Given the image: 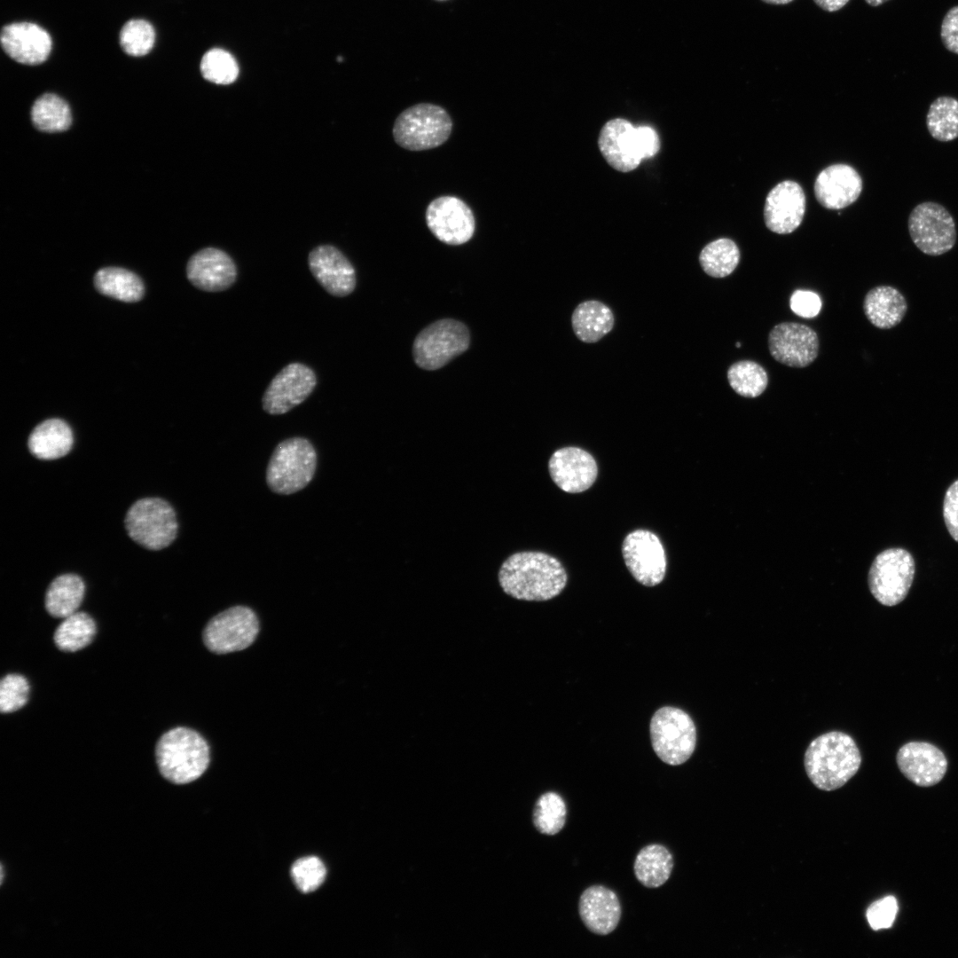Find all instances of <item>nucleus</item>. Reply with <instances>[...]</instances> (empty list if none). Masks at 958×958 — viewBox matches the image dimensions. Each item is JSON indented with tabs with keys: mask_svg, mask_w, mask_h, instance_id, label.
Returning a JSON list of instances; mask_svg holds the SVG:
<instances>
[{
	"mask_svg": "<svg viewBox=\"0 0 958 958\" xmlns=\"http://www.w3.org/2000/svg\"><path fill=\"white\" fill-rule=\"evenodd\" d=\"M499 582L503 591L513 598L544 601L561 593L567 574L553 556L541 552H520L502 563Z\"/></svg>",
	"mask_w": 958,
	"mask_h": 958,
	"instance_id": "f257e3e1",
	"label": "nucleus"
},
{
	"mask_svg": "<svg viewBox=\"0 0 958 958\" xmlns=\"http://www.w3.org/2000/svg\"><path fill=\"white\" fill-rule=\"evenodd\" d=\"M861 756L856 742L840 731L825 733L808 745L804 765L816 788L832 791L844 786L858 772Z\"/></svg>",
	"mask_w": 958,
	"mask_h": 958,
	"instance_id": "f03ea898",
	"label": "nucleus"
},
{
	"mask_svg": "<svg viewBox=\"0 0 958 958\" xmlns=\"http://www.w3.org/2000/svg\"><path fill=\"white\" fill-rule=\"evenodd\" d=\"M161 774L175 784L197 780L208 766L209 747L196 731L184 726L169 730L159 739L155 749Z\"/></svg>",
	"mask_w": 958,
	"mask_h": 958,
	"instance_id": "7ed1b4c3",
	"label": "nucleus"
},
{
	"mask_svg": "<svg viewBox=\"0 0 958 958\" xmlns=\"http://www.w3.org/2000/svg\"><path fill=\"white\" fill-rule=\"evenodd\" d=\"M317 452L304 437H291L275 447L266 469V483L277 494L290 495L305 488L317 468Z\"/></svg>",
	"mask_w": 958,
	"mask_h": 958,
	"instance_id": "20e7f679",
	"label": "nucleus"
},
{
	"mask_svg": "<svg viewBox=\"0 0 958 958\" xmlns=\"http://www.w3.org/2000/svg\"><path fill=\"white\" fill-rule=\"evenodd\" d=\"M447 111L435 104L420 103L404 110L396 119L392 134L395 142L406 150L433 149L445 143L452 130Z\"/></svg>",
	"mask_w": 958,
	"mask_h": 958,
	"instance_id": "39448f33",
	"label": "nucleus"
},
{
	"mask_svg": "<svg viewBox=\"0 0 958 958\" xmlns=\"http://www.w3.org/2000/svg\"><path fill=\"white\" fill-rule=\"evenodd\" d=\"M124 524L130 538L149 550L169 546L176 539L178 530L175 510L159 498L137 500L129 508Z\"/></svg>",
	"mask_w": 958,
	"mask_h": 958,
	"instance_id": "423d86ee",
	"label": "nucleus"
},
{
	"mask_svg": "<svg viewBox=\"0 0 958 958\" xmlns=\"http://www.w3.org/2000/svg\"><path fill=\"white\" fill-rule=\"evenodd\" d=\"M652 747L657 757L671 766L685 763L696 743V728L683 710L665 706L657 710L650 721Z\"/></svg>",
	"mask_w": 958,
	"mask_h": 958,
	"instance_id": "0eeeda50",
	"label": "nucleus"
},
{
	"mask_svg": "<svg viewBox=\"0 0 958 958\" xmlns=\"http://www.w3.org/2000/svg\"><path fill=\"white\" fill-rule=\"evenodd\" d=\"M470 342L465 324L452 318L437 320L425 327L415 338L412 354L416 365L436 370L465 352Z\"/></svg>",
	"mask_w": 958,
	"mask_h": 958,
	"instance_id": "6e6552de",
	"label": "nucleus"
},
{
	"mask_svg": "<svg viewBox=\"0 0 958 958\" xmlns=\"http://www.w3.org/2000/svg\"><path fill=\"white\" fill-rule=\"evenodd\" d=\"M915 572V560L906 549L888 548L874 559L868 577L870 593L882 605L891 607L907 595Z\"/></svg>",
	"mask_w": 958,
	"mask_h": 958,
	"instance_id": "1a4fd4ad",
	"label": "nucleus"
},
{
	"mask_svg": "<svg viewBox=\"0 0 958 958\" xmlns=\"http://www.w3.org/2000/svg\"><path fill=\"white\" fill-rule=\"evenodd\" d=\"M259 632L255 613L247 606L231 607L212 617L203 632V641L216 654L240 651L249 647Z\"/></svg>",
	"mask_w": 958,
	"mask_h": 958,
	"instance_id": "9d476101",
	"label": "nucleus"
},
{
	"mask_svg": "<svg viewBox=\"0 0 958 958\" xmlns=\"http://www.w3.org/2000/svg\"><path fill=\"white\" fill-rule=\"evenodd\" d=\"M908 231L914 244L928 255H940L951 250L956 241V229L950 213L940 204L923 202L911 211Z\"/></svg>",
	"mask_w": 958,
	"mask_h": 958,
	"instance_id": "9b49d317",
	"label": "nucleus"
},
{
	"mask_svg": "<svg viewBox=\"0 0 958 958\" xmlns=\"http://www.w3.org/2000/svg\"><path fill=\"white\" fill-rule=\"evenodd\" d=\"M316 385L317 376L310 366L290 363L274 376L265 389L263 409L271 415L287 413L305 401Z\"/></svg>",
	"mask_w": 958,
	"mask_h": 958,
	"instance_id": "f8f14e48",
	"label": "nucleus"
},
{
	"mask_svg": "<svg viewBox=\"0 0 958 958\" xmlns=\"http://www.w3.org/2000/svg\"><path fill=\"white\" fill-rule=\"evenodd\" d=\"M426 223L433 235L452 246L462 245L473 237L475 218L461 199L444 195L434 199L426 209Z\"/></svg>",
	"mask_w": 958,
	"mask_h": 958,
	"instance_id": "ddd939ff",
	"label": "nucleus"
},
{
	"mask_svg": "<svg viewBox=\"0 0 958 958\" xmlns=\"http://www.w3.org/2000/svg\"><path fill=\"white\" fill-rule=\"evenodd\" d=\"M625 565L641 585L655 586L660 584L666 571V557L656 535L645 530L629 533L623 543Z\"/></svg>",
	"mask_w": 958,
	"mask_h": 958,
	"instance_id": "4468645a",
	"label": "nucleus"
},
{
	"mask_svg": "<svg viewBox=\"0 0 958 958\" xmlns=\"http://www.w3.org/2000/svg\"><path fill=\"white\" fill-rule=\"evenodd\" d=\"M816 332L796 322H782L774 326L768 335L771 356L779 363L790 367L811 365L819 353Z\"/></svg>",
	"mask_w": 958,
	"mask_h": 958,
	"instance_id": "2eb2a0df",
	"label": "nucleus"
},
{
	"mask_svg": "<svg viewBox=\"0 0 958 958\" xmlns=\"http://www.w3.org/2000/svg\"><path fill=\"white\" fill-rule=\"evenodd\" d=\"M598 146L608 164L620 172L635 169L643 160L637 128L622 118L609 120L603 125Z\"/></svg>",
	"mask_w": 958,
	"mask_h": 958,
	"instance_id": "dca6fc26",
	"label": "nucleus"
},
{
	"mask_svg": "<svg viewBox=\"0 0 958 958\" xmlns=\"http://www.w3.org/2000/svg\"><path fill=\"white\" fill-rule=\"evenodd\" d=\"M310 272L330 294L344 297L356 287V271L349 259L335 247L321 245L308 257Z\"/></svg>",
	"mask_w": 958,
	"mask_h": 958,
	"instance_id": "f3484780",
	"label": "nucleus"
},
{
	"mask_svg": "<svg viewBox=\"0 0 958 958\" xmlns=\"http://www.w3.org/2000/svg\"><path fill=\"white\" fill-rule=\"evenodd\" d=\"M237 267L224 250L205 247L193 254L186 265V276L197 288L206 292H222L237 279Z\"/></svg>",
	"mask_w": 958,
	"mask_h": 958,
	"instance_id": "a211bd4d",
	"label": "nucleus"
},
{
	"mask_svg": "<svg viewBox=\"0 0 958 958\" xmlns=\"http://www.w3.org/2000/svg\"><path fill=\"white\" fill-rule=\"evenodd\" d=\"M805 195L796 182L779 183L768 193L764 208L766 227L779 234L794 232L802 223L805 212Z\"/></svg>",
	"mask_w": 958,
	"mask_h": 958,
	"instance_id": "6ab92c4d",
	"label": "nucleus"
},
{
	"mask_svg": "<svg viewBox=\"0 0 958 958\" xmlns=\"http://www.w3.org/2000/svg\"><path fill=\"white\" fill-rule=\"evenodd\" d=\"M553 481L562 491L578 493L589 489L597 477L593 457L577 447H564L554 452L548 463Z\"/></svg>",
	"mask_w": 958,
	"mask_h": 958,
	"instance_id": "aec40b11",
	"label": "nucleus"
},
{
	"mask_svg": "<svg viewBox=\"0 0 958 958\" xmlns=\"http://www.w3.org/2000/svg\"><path fill=\"white\" fill-rule=\"evenodd\" d=\"M896 758L900 772L921 787L937 784L945 776L947 769V760L944 753L933 744L925 742L904 744L899 750Z\"/></svg>",
	"mask_w": 958,
	"mask_h": 958,
	"instance_id": "412c9836",
	"label": "nucleus"
},
{
	"mask_svg": "<svg viewBox=\"0 0 958 958\" xmlns=\"http://www.w3.org/2000/svg\"><path fill=\"white\" fill-rule=\"evenodd\" d=\"M4 52L15 61L37 65L45 61L51 50L46 30L31 22H16L3 27L0 35Z\"/></svg>",
	"mask_w": 958,
	"mask_h": 958,
	"instance_id": "4be33fe9",
	"label": "nucleus"
},
{
	"mask_svg": "<svg viewBox=\"0 0 958 958\" xmlns=\"http://www.w3.org/2000/svg\"><path fill=\"white\" fill-rule=\"evenodd\" d=\"M862 191L859 173L846 164H834L821 170L814 184L819 203L828 209H840L853 203Z\"/></svg>",
	"mask_w": 958,
	"mask_h": 958,
	"instance_id": "5701e85b",
	"label": "nucleus"
},
{
	"mask_svg": "<svg viewBox=\"0 0 958 958\" xmlns=\"http://www.w3.org/2000/svg\"><path fill=\"white\" fill-rule=\"evenodd\" d=\"M578 912L585 927L597 935L611 933L617 927L622 914L616 894L601 885H593L583 891Z\"/></svg>",
	"mask_w": 958,
	"mask_h": 958,
	"instance_id": "b1692460",
	"label": "nucleus"
},
{
	"mask_svg": "<svg viewBox=\"0 0 958 958\" xmlns=\"http://www.w3.org/2000/svg\"><path fill=\"white\" fill-rule=\"evenodd\" d=\"M863 310L868 320L880 329L898 326L907 311L905 296L891 286H877L865 295Z\"/></svg>",
	"mask_w": 958,
	"mask_h": 958,
	"instance_id": "393cba45",
	"label": "nucleus"
},
{
	"mask_svg": "<svg viewBox=\"0 0 958 958\" xmlns=\"http://www.w3.org/2000/svg\"><path fill=\"white\" fill-rule=\"evenodd\" d=\"M73 443V433L68 424L60 419H49L32 430L27 445L35 458L51 460L67 455Z\"/></svg>",
	"mask_w": 958,
	"mask_h": 958,
	"instance_id": "a878e982",
	"label": "nucleus"
},
{
	"mask_svg": "<svg viewBox=\"0 0 958 958\" xmlns=\"http://www.w3.org/2000/svg\"><path fill=\"white\" fill-rule=\"evenodd\" d=\"M673 869V857L663 844H652L643 847L637 854L633 870L637 880L645 887L657 888L670 878Z\"/></svg>",
	"mask_w": 958,
	"mask_h": 958,
	"instance_id": "bb28decb",
	"label": "nucleus"
},
{
	"mask_svg": "<svg viewBox=\"0 0 958 958\" xmlns=\"http://www.w3.org/2000/svg\"><path fill=\"white\" fill-rule=\"evenodd\" d=\"M571 322L577 337L591 343L610 332L614 326V316L604 303L594 300L585 301L575 309Z\"/></svg>",
	"mask_w": 958,
	"mask_h": 958,
	"instance_id": "cd10ccee",
	"label": "nucleus"
},
{
	"mask_svg": "<svg viewBox=\"0 0 958 958\" xmlns=\"http://www.w3.org/2000/svg\"><path fill=\"white\" fill-rule=\"evenodd\" d=\"M84 592V583L78 575L59 576L46 591L45 609L51 616L65 618L77 611L83 600Z\"/></svg>",
	"mask_w": 958,
	"mask_h": 958,
	"instance_id": "c85d7f7f",
	"label": "nucleus"
},
{
	"mask_svg": "<svg viewBox=\"0 0 958 958\" xmlns=\"http://www.w3.org/2000/svg\"><path fill=\"white\" fill-rule=\"evenodd\" d=\"M94 285L100 294L126 302H137L144 294V285L138 276L118 267L98 270Z\"/></svg>",
	"mask_w": 958,
	"mask_h": 958,
	"instance_id": "c756f323",
	"label": "nucleus"
},
{
	"mask_svg": "<svg viewBox=\"0 0 958 958\" xmlns=\"http://www.w3.org/2000/svg\"><path fill=\"white\" fill-rule=\"evenodd\" d=\"M31 119L35 127L43 132L64 131L72 122L67 103L52 93H45L34 102Z\"/></svg>",
	"mask_w": 958,
	"mask_h": 958,
	"instance_id": "7c9ffc66",
	"label": "nucleus"
},
{
	"mask_svg": "<svg viewBox=\"0 0 958 958\" xmlns=\"http://www.w3.org/2000/svg\"><path fill=\"white\" fill-rule=\"evenodd\" d=\"M96 633L93 618L85 612H75L64 618L54 632V642L62 651L75 652L88 646Z\"/></svg>",
	"mask_w": 958,
	"mask_h": 958,
	"instance_id": "2f4dec72",
	"label": "nucleus"
},
{
	"mask_svg": "<svg viewBox=\"0 0 958 958\" xmlns=\"http://www.w3.org/2000/svg\"><path fill=\"white\" fill-rule=\"evenodd\" d=\"M740 261V250L730 239L721 238L707 244L701 251L699 263L703 271L713 278L730 275Z\"/></svg>",
	"mask_w": 958,
	"mask_h": 958,
	"instance_id": "473e14b6",
	"label": "nucleus"
},
{
	"mask_svg": "<svg viewBox=\"0 0 958 958\" xmlns=\"http://www.w3.org/2000/svg\"><path fill=\"white\" fill-rule=\"evenodd\" d=\"M926 124L931 137L948 142L958 137V100L939 97L930 106Z\"/></svg>",
	"mask_w": 958,
	"mask_h": 958,
	"instance_id": "72a5a7b5",
	"label": "nucleus"
},
{
	"mask_svg": "<svg viewBox=\"0 0 958 958\" xmlns=\"http://www.w3.org/2000/svg\"><path fill=\"white\" fill-rule=\"evenodd\" d=\"M727 380L738 395L750 398L760 396L768 383L765 368L751 360H741L733 364L727 370Z\"/></svg>",
	"mask_w": 958,
	"mask_h": 958,
	"instance_id": "f704fd0d",
	"label": "nucleus"
},
{
	"mask_svg": "<svg viewBox=\"0 0 958 958\" xmlns=\"http://www.w3.org/2000/svg\"><path fill=\"white\" fill-rule=\"evenodd\" d=\"M567 806L565 801L556 792L549 791L539 797L533 811V823L537 830L545 835L554 836L565 825Z\"/></svg>",
	"mask_w": 958,
	"mask_h": 958,
	"instance_id": "c9c22d12",
	"label": "nucleus"
},
{
	"mask_svg": "<svg viewBox=\"0 0 958 958\" xmlns=\"http://www.w3.org/2000/svg\"><path fill=\"white\" fill-rule=\"evenodd\" d=\"M202 76L216 84H230L239 75V67L234 58L227 51L213 49L206 52L200 62Z\"/></svg>",
	"mask_w": 958,
	"mask_h": 958,
	"instance_id": "e433bc0d",
	"label": "nucleus"
},
{
	"mask_svg": "<svg viewBox=\"0 0 958 958\" xmlns=\"http://www.w3.org/2000/svg\"><path fill=\"white\" fill-rule=\"evenodd\" d=\"M154 42V28L144 20L128 21L120 33V44L122 50L131 56L147 54L153 47Z\"/></svg>",
	"mask_w": 958,
	"mask_h": 958,
	"instance_id": "4c0bfd02",
	"label": "nucleus"
},
{
	"mask_svg": "<svg viewBox=\"0 0 958 958\" xmlns=\"http://www.w3.org/2000/svg\"><path fill=\"white\" fill-rule=\"evenodd\" d=\"M326 869L317 857L310 856L296 860L291 868V876L296 887L304 893L317 890L325 881Z\"/></svg>",
	"mask_w": 958,
	"mask_h": 958,
	"instance_id": "58836bf2",
	"label": "nucleus"
},
{
	"mask_svg": "<svg viewBox=\"0 0 958 958\" xmlns=\"http://www.w3.org/2000/svg\"><path fill=\"white\" fill-rule=\"evenodd\" d=\"M29 686L22 675L11 673L5 675L0 682V710L2 713H10L22 708L27 702Z\"/></svg>",
	"mask_w": 958,
	"mask_h": 958,
	"instance_id": "ea45409f",
	"label": "nucleus"
},
{
	"mask_svg": "<svg viewBox=\"0 0 958 958\" xmlns=\"http://www.w3.org/2000/svg\"><path fill=\"white\" fill-rule=\"evenodd\" d=\"M898 910L896 898L886 896L873 902L868 907L866 915L870 927L875 931H878L892 926Z\"/></svg>",
	"mask_w": 958,
	"mask_h": 958,
	"instance_id": "a19ab883",
	"label": "nucleus"
},
{
	"mask_svg": "<svg viewBox=\"0 0 958 958\" xmlns=\"http://www.w3.org/2000/svg\"><path fill=\"white\" fill-rule=\"evenodd\" d=\"M821 305L818 294L809 290H797L789 300L791 310L796 315L805 318L816 317L821 311Z\"/></svg>",
	"mask_w": 958,
	"mask_h": 958,
	"instance_id": "79ce46f5",
	"label": "nucleus"
},
{
	"mask_svg": "<svg viewBox=\"0 0 958 958\" xmlns=\"http://www.w3.org/2000/svg\"><path fill=\"white\" fill-rule=\"evenodd\" d=\"M943 516L949 534L958 542V479L946 491Z\"/></svg>",
	"mask_w": 958,
	"mask_h": 958,
	"instance_id": "37998d69",
	"label": "nucleus"
},
{
	"mask_svg": "<svg viewBox=\"0 0 958 958\" xmlns=\"http://www.w3.org/2000/svg\"><path fill=\"white\" fill-rule=\"evenodd\" d=\"M940 35L944 46L951 52L958 54V5L951 8L945 15Z\"/></svg>",
	"mask_w": 958,
	"mask_h": 958,
	"instance_id": "c03bdc74",
	"label": "nucleus"
},
{
	"mask_svg": "<svg viewBox=\"0 0 958 958\" xmlns=\"http://www.w3.org/2000/svg\"><path fill=\"white\" fill-rule=\"evenodd\" d=\"M640 147L643 159L653 157L660 148V141L656 131L648 126L636 127Z\"/></svg>",
	"mask_w": 958,
	"mask_h": 958,
	"instance_id": "a18cd8bd",
	"label": "nucleus"
},
{
	"mask_svg": "<svg viewBox=\"0 0 958 958\" xmlns=\"http://www.w3.org/2000/svg\"><path fill=\"white\" fill-rule=\"evenodd\" d=\"M850 0H813L823 11L833 12L842 9Z\"/></svg>",
	"mask_w": 958,
	"mask_h": 958,
	"instance_id": "49530a36",
	"label": "nucleus"
},
{
	"mask_svg": "<svg viewBox=\"0 0 958 958\" xmlns=\"http://www.w3.org/2000/svg\"><path fill=\"white\" fill-rule=\"evenodd\" d=\"M761 1H762V2H764V3L769 4H776V5H779V4H789V3H791V2L793 1V0H761Z\"/></svg>",
	"mask_w": 958,
	"mask_h": 958,
	"instance_id": "de8ad7c7",
	"label": "nucleus"
},
{
	"mask_svg": "<svg viewBox=\"0 0 958 958\" xmlns=\"http://www.w3.org/2000/svg\"><path fill=\"white\" fill-rule=\"evenodd\" d=\"M865 1H866V3H867V4H868L869 5H871V6H874V7H876V6H879V5H881V4H884V3H886V2H887V1H889V0H865Z\"/></svg>",
	"mask_w": 958,
	"mask_h": 958,
	"instance_id": "09e8293b",
	"label": "nucleus"
},
{
	"mask_svg": "<svg viewBox=\"0 0 958 958\" xmlns=\"http://www.w3.org/2000/svg\"><path fill=\"white\" fill-rule=\"evenodd\" d=\"M740 346H741L740 342H737V343H736V347H738V348H739Z\"/></svg>",
	"mask_w": 958,
	"mask_h": 958,
	"instance_id": "8fccbe9b",
	"label": "nucleus"
}]
</instances>
